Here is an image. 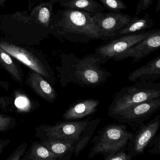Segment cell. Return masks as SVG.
Segmentation results:
<instances>
[{
  "instance_id": "cell-27",
  "label": "cell",
  "mask_w": 160,
  "mask_h": 160,
  "mask_svg": "<svg viewBox=\"0 0 160 160\" xmlns=\"http://www.w3.org/2000/svg\"><path fill=\"white\" fill-rule=\"evenodd\" d=\"M28 148V143L23 142L18 146L6 159V160H20L22 159L26 153Z\"/></svg>"
},
{
  "instance_id": "cell-24",
  "label": "cell",
  "mask_w": 160,
  "mask_h": 160,
  "mask_svg": "<svg viewBox=\"0 0 160 160\" xmlns=\"http://www.w3.org/2000/svg\"><path fill=\"white\" fill-rule=\"evenodd\" d=\"M101 4L110 12L119 13L127 9L122 0H99Z\"/></svg>"
},
{
  "instance_id": "cell-10",
  "label": "cell",
  "mask_w": 160,
  "mask_h": 160,
  "mask_svg": "<svg viewBox=\"0 0 160 160\" xmlns=\"http://www.w3.org/2000/svg\"><path fill=\"white\" fill-rule=\"evenodd\" d=\"M160 126L159 115L146 124H141L129 140L127 146L128 154L132 158L143 154L151 140L156 136Z\"/></svg>"
},
{
  "instance_id": "cell-25",
  "label": "cell",
  "mask_w": 160,
  "mask_h": 160,
  "mask_svg": "<svg viewBox=\"0 0 160 160\" xmlns=\"http://www.w3.org/2000/svg\"><path fill=\"white\" fill-rule=\"evenodd\" d=\"M16 119L13 117L0 114V132H6L16 125Z\"/></svg>"
},
{
  "instance_id": "cell-19",
  "label": "cell",
  "mask_w": 160,
  "mask_h": 160,
  "mask_svg": "<svg viewBox=\"0 0 160 160\" xmlns=\"http://www.w3.org/2000/svg\"><path fill=\"white\" fill-rule=\"evenodd\" d=\"M64 8L85 11L91 13L104 12L105 7L96 0H58Z\"/></svg>"
},
{
  "instance_id": "cell-12",
  "label": "cell",
  "mask_w": 160,
  "mask_h": 160,
  "mask_svg": "<svg viewBox=\"0 0 160 160\" xmlns=\"http://www.w3.org/2000/svg\"><path fill=\"white\" fill-rule=\"evenodd\" d=\"M94 17L107 41L117 36L118 32L128 25L132 18L120 12H105L94 13Z\"/></svg>"
},
{
  "instance_id": "cell-18",
  "label": "cell",
  "mask_w": 160,
  "mask_h": 160,
  "mask_svg": "<svg viewBox=\"0 0 160 160\" xmlns=\"http://www.w3.org/2000/svg\"><path fill=\"white\" fill-rule=\"evenodd\" d=\"M0 68L5 71L13 80L23 85L25 75L20 64L16 62L12 57L1 48H0Z\"/></svg>"
},
{
  "instance_id": "cell-26",
  "label": "cell",
  "mask_w": 160,
  "mask_h": 160,
  "mask_svg": "<svg viewBox=\"0 0 160 160\" xmlns=\"http://www.w3.org/2000/svg\"><path fill=\"white\" fill-rule=\"evenodd\" d=\"M132 157L125 151V149L105 155V160H131Z\"/></svg>"
},
{
  "instance_id": "cell-28",
  "label": "cell",
  "mask_w": 160,
  "mask_h": 160,
  "mask_svg": "<svg viewBox=\"0 0 160 160\" xmlns=\"http://www.w3.org/2000/svg\"><path fill=\"white\" fill-rule=\"evenodd\" d=\"M153 0H140L137 6L136 15H138L147 10L152 4Z\"/></svg>"
},
{
  "instance_id": "cell-29",
  "label": "cell",
  "mask_w": 160,
  "mask_h": 160,
  "mask_svg": "<svg viewBox=\"0 0 160 160\" xmlns=\"http://www.w3.org/2000/svg\"><path fill=\"white\" fill-rule=\"evenodd\" d=\"M160 141L159 135H158L157 136H155L154 138L151 140L149 143L153 146V148L151 149L148 150V152H149V153L151 154H158L160 153Z\"/></svg>"
},
{
  "instance_id": "cell-17",
  "label": "cell",
  "mask_w": 160,
  "mask_h": 160,
  "mask_svg": "<svg viewBox=\"0 0 160 160\" xmlns=\"http://www.w3.org/2000/svg\"><path fill=\"white\" fill-rule=\"evenodd\" d=\"M55 0L41 2L31 10L29 15L31 19L44 28L51 29L53 13V6Z\"/></svg>"
},
{
  "instance_id": "cell-2",
  "label": "cell",
  "mask_w": 160,
  "mask_h": 160,
  "mask_svg": "<svg viewBox=\"0 0 160 160\" xmlns=\"http://www.w3.org/2000/svg\"><path fill=\"white\" fill-rule=\"evenodd\" d=\"M60 66H57L61 85L65 88L73 83L83 88H94L102 85L111 74L103 69L94 54L80 59L73 53H62L60 56Z\"/></svg>"
},
{
  "instance_id": "cell-33",
  "label": "cell",
  "mask_w": 160,
  "mask_h": 160,
  "mask_svg": "<svg viewBox=\"0 0 160 160\" xmlns=\"http://www.w3.org/2000/svg\"><path fill=\"white\" fill-rule=\"evenodd\" d=\"M7 1V0H0V6L4 7ZM9 1H11V0H9Z\"/></svg>"
},
{
  "instance_id": "cell-8",
  "label": "cell",
  "mask_w": 160,
  "mask_h": 160,
  "mask_svg": "<svg viewBox=\"0 0 160 160\" xmlns=\"http://www.w3.org/2000/svg\"><path fill=\"white\" fill-rule=\"evenodd\" d=\"M154 29L147 32L127 34L100 46L95 49L93 54L99 59L102 64L128 50L136 44L149 36Z\"/></svg>"
},
{
  "instance_id": "cell-21",
  "label": "cell",
  "mask_w": 160,
  "mask_h": 160,
  "mask_svg": "<svg viewBox=\"0 0 160 160\" xmlns=\"http://www.w3.org/2000/svg\"><path fill=\"white\" fill-rule=\"evenodd\" d=\"M58 156L40 142H33L22 160H57Z\"/></svg>"
},
{
  "instance_id": "cell-35",
  "label": "cell",
  "mask_w": 160,
  "mask_h": 160,
  "mask_svg": "<svg viewBox=\"0 0 160 160\" xmlns=\"http://www.w3.org/2000/svg\"><path fill=\"white\" fill-rule=\"evenodd\" d=\"M55 1H56V2H57V1H58V0H55ZM122 1H125V0H122Z\"/></svg>"
},
{
  "instance_id": "cell-4",
  "label": "cell",
  "mask_w": 160,
  "mask_h": 160,
  "mask_svg": "<svg viewBox=\"0 0 160 160\" xmlns=\"http://www.w3.org/2000/svg\"><path fill=\"white\" fill-rule=\"evenodd\" d=\"M160 97V83L135 82L131 87L116 92L108 109V115L114 119L128 108L139 103Z\"/></svg>"
},
{
  "instance_id": "cell-6",
  "label": "cell",
  "mask_w": 160,
  "mask_h": 160,
  "mask_svg": "<svg viewBox=\"0 0 160 160\" xmlns=\"http://www.w3.org/2000/svg\"><path fill=\"white\" fill-rule=\"evenodd\" d=\"M0 48L30 70L39 73L51 83L55 82V76L50 65L42 53L34 48L17 44L2 39H0Z\"/></svg>"
},
{
  "instance_id": "cell-16",
  "label": "cell",
  "mask_w": 160,
  "mask_h": 160,
  "mask_svg": "<svg viewBox=\"0 0 160 160\" xmlns=\"http://www.w3.org/2000/svg\"><path fill=\"white\" fill-rule=\"evenodd\" d=\"M39 142L55 153L58 159L70 160L77 142L72 139L47 138L41 139Z\"/></svg>"
},
{
  "instance_id": "cell-5",
  "label": "cell",
  "mask_w": 160,
  "mask_h": 160,
  "mask_svg": "<svg viewBox=\"0 0 160 160\" xmlns=\"http://www.w3.org/2000/svg\"><path fill=\"white\" fill-rule=\"evenodd\" d=\"M132 133L127 130L126 125L110 124L98 132L92 140L93 146L87 158L98 154H106L125 149Z\"/></svg>"
},
{
  "instance_id": "cell-9",
  "label": "cell",
  "mask_w": 160,
  "mask_h": 160,
  "mask_svg": "<svg viewBox=\"0 0 160 160\" xmlns=\"http://www.w3.org/2000/svg\"><path fill=\"white\" fill-rule=\"evenodd\" d=\"M160 97L139 103L117 116L114 119L131 125H140L160 109Z\"/></svg>"
},
{
  "instance_id": "cell-34",
  "label": "cell",
  "mask_w": 160,
  "mask_h": 160,
  "mask_svg": "<svg viewBox=\"0 0 160 160\" xmlns=\"http://www.w3.org/2000/svg\"><path fill=\"white\" fill-rule=\"evenodd\" d=\"M160 9V1L158 0V4H157V6L156 7V12H158Z\"/></svg>"
},
{
  "instance_id": "cell-7",
  "label": "cell",
  "mask_w": 160,
  "mask_h": 160,
  "mask_svg": "<svg viewBox=\"0 0 160 160\" xmlns=\"http://www.w3.org/2000/svg\"><path fill=\"white\" fill-rule=\"evenodd\" d=\"M92 118V116L76 121L59 122L55 125L41 124L36 128L34 136L40 139L60 138L77 142L83 129Z\"/></svg>"
},
{
  "instance_id": "cell-11",
  "label": "cell",
  "mask_w": 160,
  "mask_h": 160,
  "mask_svg": "<svg viewBox=\"0 0 160 160\" xmlns=\"http://www.w3.org/2000/svg\"><path fill=\"white\" fill-rule=\"evenodd\" d=\"M160 46V30L154 29L152 33L146 39L136 44L133 46L113 59L115 61L132 58V63L140 62L143 58L159 50Z\"/></svg>"
},
{
  "instance_id": "cell-31",
  "label": "cell",
  "mask_w": 160,
  "mask_h": 160,
  "mask_svg": "<svg viewBox=\"0 0 160 160\" xmlns=\"http://www.w3.org/2000/svg\"><path fill=\"white\" fill-rule=\"evenodd\" d=\"M0 87L4 88L6 91L8 90L9 88V84L8 82L0 80Z\"/></svg>"
},
{
  "instance_id": "cell-20",
  "label": "cell",
  "mask_w": 160,
  "mask_h": 160,
  "mask_svg": "<svg viewBox=\"0 0 160 160\" xmlns=\"http://www.w3.org/2000/svg\"><path fill=\"white\" fill-rule=\"evenodd\" d=\"M154 23L153 19L148 14L146 13L142 18L135 16L124 28L121 29L118 35H127L142 32L152 28Z\"/></svg>"
},
{
  "instance_id": "cell-3",
  "label": "cell",
  "mask_w": 160,
  "mask_h": 160,
  "mask_svg": "<svg viewBox=\"0 0 160 160\" xmlns=\"http://www.w3.org/2000/svg\"><path fill=\"white\" fill-rule=\"evenodd\" d=\"M0 33L5 41L33 47L48 38L51 30L36 23L24 11L1 16Z\"/></svg>"
},
{
  "instance_id": "cell-30",
  "label": "cell",
  "mask_w": 160,
  "mask_h": 160,
  "mask_svg": "<svg viewBox=\"0 0 160 160\" xmlns=\"http://www.w3.org/2000/svg\"><path fill=\"white\" fill-rule=\"evenodd\" d=\"M11 140L10 139H0V155L3 152L5 148L9 145Z\"/></svg>"
},
{
  "instance_id": "cell-14",
  "label": "cell",
  "mask_w": 160,
  "mask_h": 160,
  "mask_svg": "<svg viewBox=\"0 0 160 160\" xmlns=\"http://www.w3.org/2000/svg\"><path fill=\"white\" fill-rule=\"evenodd\" d=\"M100 102L94 99L79 100L70 105L62 118L66 121H78L90 117L97 112Z\"/></svg>"
},
{
  "instance_id": "cell-32",
  "label": "cell",
  "mask_w": 160,
  "mask_h": 160,
  "mask_svg": "<svg viewBox=\"0 0 160 160\" xmlns=\"http://www.w3.org/2000/svg\"><path fill=\"white\" fill-rule=\"evenodd\" d=\"M28 4H29V11H30L32 9V1L33 0H28Z\"/></svg>"
},
{
  "instance_id": "cell-1",
  "label": "cell",
  "mask_w": 160,
  "mask_h": 160,
  "mask_svg": "<svg viewBox=\"0 0 160 160\" xmlns=\"http://www.w3.org/2000/svg\"><path fill=\"white\" fill-rule=\"evenodd\" d=\"M51 34L62 42L88 43L93 40L107 41L96 24L94 13L68 8L54 14Z\"/></svg>"
},
{
  "instance_id": "cell-15",
  "label": "cell",
  "mask_w": 160,
  "mask_h": 160,
  "mask_svg": "<svg viewBox=\"0 0 160 160\" xmlns=\"http://www.w3.org/2000/svg\"><path fill=\"white\" fill-rule=\"evenodd\" d=\"M160 78V56L152 59L146 65L131 72L128 79L132 82L153 83Z\"/></svg>"
},
{
  "instance_id": "cell-13",
  "label": "cell",
  "mask_w": 160,
  "mask_h": 160,
  "mask_svg": "<svg viewBox=\"0 0 160 160\" xmlns=\"http://www.w3.org/2000/svg\"><path fill=\"white\" fill-rule=\"evenodd\" d=\"M33 92L48 102H55L58 97L56 90L42 75L31 70L25 81Z\"/></svg>"
},
{
  "instance_id": "cell-23",
  "label": "cell",
  "mask_w": 160,
  "mask_h": 160,
  "mask_svg": "<svg viewBox=\"0 0 160 160\" xmlns=\"http://www.w3.org/2000/svg\"><path fill=\"white\" fill-rule=\"evenodd\" d=\"M12 98V103H14L19 113H28L35 109L34 102L31 100L24 91L16 90Z\"/></svg>"
},
{
  "instance_id": "cell-22",
  "label": "cell",
  "mask_w": 160,
  "mask_h": 160,
  "mask_svg": "<svg viewBox=\"0 0 160 160\" xmlns=\"http://www.w3.org/2000/svg\"><path fill=\"white\" fill-rule=\"evenodd\" d=\"M100 122L101 119L98 118L90 121L87 123L80 135L79 139L77 142L73 153L75 157L78 156V154L88 146Z\"/></svg>"
}]
</instances>
